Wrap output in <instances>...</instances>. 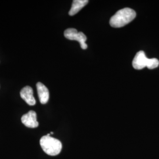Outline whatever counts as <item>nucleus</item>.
Masks as SVG:
<instances>
[{"instance_id":"obj_1","label":"nucleus","mask_w":159,"mask_h":159,"mask_svg":"<svg viewBox=\"0 0 159 159\" xmlns=\"http://www.w3.org/2000/svg\"><path fill=\"white\" fill-rule=\"evenodd\" d=\"M136 17L135 11L130 8H125L117 12L110 20V24L114 28H120L131 22Z\"/></svg>"},{"instance_id":"obj_2","label":"nucleus","mask_w":159,"mask_h":159,"mask_svg":"<svg viewBox=\"0 0 159 159\" xmlns=\"http://www.w3.org/2000/svg\"><path fill=\"white\" fill-rule=\"evenodd\" d=\"M40 146L48 155L54 156L60 153L62 149V144L60 140L50 136V134L42 137L40 139Z\"/></svg>"},{"instance_id":"obj_3","label":"nucleus","mask_w":159,"mask_h":159,"mask_svg":"<svg viewBox=\"0 0 159 159\" xmlns=\"http://www.w3.org/2000/svg\"><path fill=\"white\" fill-rule=\"evenodd\" d=\"M132 65L134 68L136 70H142L144 67L154 69L159 66V61L155 58H148L144 51H140L136 54L133 60Z\"/></svg>"},{"instance_id":"obj_4","label":"nucleus","mask_w":159,"mask_h":159,"mask_svg":"<svg viewBox=\"0 0 159 159\" xmlns=\"http://www.w3.org/2000/svg\"><path fill=\"white\" fill-rule=\"evenodd\" d=\"M64 34V37L68 40L77 41L82 49L86 50L87 48V45L85 43L87 37L83 33L78 32L76 29H68L65 30Z\"/></svg>"},{"instance_id":"obj_5","label":"nucleus","mask_w":159,"mask_h":159,"mask_svg":"<svg viewBox=\"0 0 159 159\" xmlns=\"http://www.w3.org/2000/svg\"><path fill=\"white\" fill-rule=\"evenodd\" d=\"M21 121L24 125L29 128H36L39 126L37 120V114L33 110L24 114L21 117Z\"/></svg>"},{"instance_id":"obj_6","label":"nucleus","mask_w":159,"mask_h":159,"mask_svg":"<svg viewBox=\"0 0 159 159\" xmlns=\"http://www.w3.org/2000/svg\"><path fill=\"white\" fill-rule=\"evenodd\" d=\"M20 96L30 106H34L36 103L33 96V90L30 86H25L20 91Z\"/></svg>"},{"instance_id":"obj_7","label":"nucleus","mask_w":159,"mask_h":159,"mask_svg":"<svg viewBox=\"0 0 159 159\" xmlns=\"http://www.w3.org/2000/svg\"><path fill=\"white\" fill-rule=\"evenodd\" d=\"M36 86L40 102L43 104H46L49 100V91L46 85L40 82L37 83Z\"/></svg>"},{"instance_id":"obj_8","label":"nucleus","mask_w":159,"mask_h":159,"mask_svg":"<svg viewBox=\"0 0 159 159\" xmlns=\"http://www.w3.org/2000/svg\"><path fill=\"white\" fill-rule=\"evenodd\" d=\"M89 2L88 0H74L71 8L69 11L68 14L71 16H74L83 8Z\"/></svg>"}]
</instances>
